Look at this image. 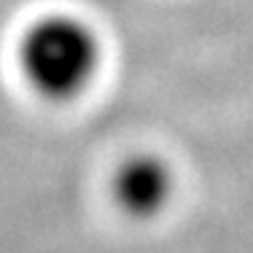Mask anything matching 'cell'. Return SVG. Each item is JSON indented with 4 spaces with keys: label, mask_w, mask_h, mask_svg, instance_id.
<instances>
[{
    "label": "cell",
    "mask_w": 253,
    "mask_h": 253,
    "mask_svg": "<svg viewBox=\"0 0 253 253\" xmlns=\"http://www.w3.org/2000/svg\"><path fill=\"white\" fill-rule=\"evenodd\" d=\"M102 49L97 33L70 14H46L25 30L19 68L27 84L46 100H73L94 81Z\"/></svg>",
    "instance_id": "6da1fadb"
},
{
    "label": "cell",
    "mask_w": 253,
    "mask_h": 253,
    "mask_svg": "<svg viewBox=\"0 0 253 253\" xmlns=\"http://www.w3.org/2000/svg\"><path fill=\"white\" fill-rule=\"evenodd\" d=\"M172 194V172L156 156L140 154L119 165L113 175V200L132 218L156 215Z\"/></svg>",
    "instance_id": "7a4b0ae2"
}]
</instances>
